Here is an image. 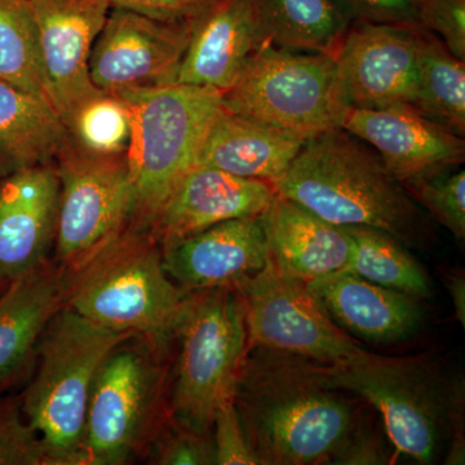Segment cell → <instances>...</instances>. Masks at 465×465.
Masks as SVG:
<instances>
[{"label":"cell","instance_id":"74e56055","mask_svg":"<svg viewBox=\"0 0 465 465\" xmlns=\"http://www.w3.org/2000/svg\"><path fill=\"white\" fill-rule=\"evenodd\" d=\"M448 433L450 446L445 464H464V385L463 381L450 382V401L448 414Z\"/></svg>","mask_w":465,"mask_h":465},{"label":"cell","instance_id":"f1b7e54d","mask_svg":"<svg viewBox=\"0 0 465 465\" xmlns=\"http://www.w3.org/2000/svg\"><path fill=\"white\" fill-rule=\"evenodd\" d=\"M79 145L100 154L127 153L131 142V112L125 101L101 94L79 110L70 125Z\"/></svg>","mask_w":465,"mask_h":465},{"label":"cell","instance_id":"ac0fdd59","mask_svg":"<svg viewBox=\"0 0 465 465\" xmlns=\"http://www.w3.org/2000/svg\"><path fill=\"white\" fill-rule=\"evenodd\" d=\"M274 195L271 183L197 166L180 180L150 226L164 244L226 220L260 216Z\"/></svg>","mask_w":465,"mask_h":465},{"label":"cell","instance_id":"d6a6232c","mask_svg":"<svg viewBox=\"0 0 465 465\" xmlns=\"http://www.w3.org/2000/svg\"><path fill=\"white\" fill-rule=\"evenodd\" d=\"M420 29L437 34L449 51L465 61V0H418Z\"/></svg>","mask_w":465,"mask_h":465},{"label":"cell","instance_id":"4dcf8cb0","mask_svg":"<svg viewBox=\"0 0 465 465\" xmlns=\"http://www.w3.org/2000/svg\"><path fill=\"white\" fill-rule=\"evenodd\" d=\"M0 465H51L17 397H0Z\"/></svg>","mask_w":465,"mask_h":465},{"label":"cell","instance_id":"f546056e","mask_svg":"<svg viewBox=\"0 0 465 465\" xmlns=\"http://www.w3.org/2000/svg\"><path fill=\"white\" fill-rule=\"evenodd\" d=\"M421 206L427 208L440 225L455 235L465 238V173H446L424 177L403 185Z\"/></svg>","mask_w":465,"mask_h":465},{"label":"cell","instance_id":"9c48e42d","mask_svg":"<svg viewBox=\"0 0 465 465\" xmlns=\"http://www.w3.org/2000/svg\"><path fill=\"white\" fill-rule=\"evenodd\" d=\"M229 112L308 140L341 128L349 109L335 57L283 50L265 42L237 84L222 94Z\"/></svg>","mask_w":465,"mask_h":465},{"label":"cell","instance_id":"484cf974","mask_svg":"<svg viewBox=\"0 0 465 465\" xmlns=\"http://www.w3.org/2000/svg\"><path fill=\"white\" fill-rule=\"evenodd\" d=\"M414 108L458 136L465 134V61L436 34L418 30V91Z\"/></svg>","mask_w":465,"mask_h":465},{"label":"cell","instance_id":"8992f818","mask_svg":"<svg viewBox=\"0 0 465 465\" xmlns=\"http://www.w3.org/2000/svg\"><path fill=\"white\" fill-rule=\"evenodd\" d=\"M174 341L180 351L171 382V418L195 432H211L216 410L234 399L247 354L246 313L238 291H191Z\"/></svg>","mask_w":465,"mask_h":465},{"label":"cell","instance_id":"7402d4cb","mask_svg":"<svg viewBox=\"0 0 465 465\" xmlns=\"http://www.w3.org/2000/svg\"><path fill=\"white\" fill-rule=\"evenodd\" d=\"M65 308L64 271L47 259L0 292V387L23 374L47 324Z\"/></svg>","mask_w":465,"mask_h":465},{"label":"cell","instance_id":"277c9868","mask_svg":"<svg viewBox=\"0 0 465 465\" xmlns=\"http://www.w3.org/2000/svg\"><path fill=\"white\" fill-rule=\"evenodd\" d=\"M131 333L110 331L63 308L36 344L35 376L21 407L51 465H84L92 388L110 351Z\"/></svg>","mask_w":465,"mask_h":465},{"label":"cell","instance_id":"9a60e30c","mask_svg":"<svg viewBox=\"0 0 465 465\" xmlns=\"http://www.w3.org/2000/svg\"><path fill=\"white\" fill-rule=\"evenodd\" d=\"M341 128L374 148L402 185L446 173L464 162L463 137L412 106L349 108Z\"/></svg>","mask_w":465,"mask_h":465},{"label":"cell","instance_id":"ab89813d","mask_svg":"<svg viewBox=\"0 0 465 465\" xmlns=\"http://www.w3.org/2000/svg\"><path fill=\"white\" fill-rule=\"evenodd\" d=\"M9 283L8 280H5V278L0 277V292H2L3 290L7 287V284Z\"/></svg>","mask_w":465,"mask_h":465},{"label":"cell","instance_id":"7c38bea8","mask_svg":"<svg viewBox=\"0 0 465 465\" xmlns=\"http://www.w3.org/2000/svg\"><path fill=\"white\" fill-rule=\"evenodd\" d=\"M193 21L168 23L110 9L91 51L92 84L124 101L176 84Z\"/></svg>","mask_w":465,"mask_h":465},{"label":"cell","instance_id":"836d02e7","mask_svg":"<svg viewBox=\"0 0 465 465\" xmlns=\"http://www.w3.org/2000/svg\"><path fill=\"white\" fill-rule=\"evenodd\" d=\"M211 432L217 465H259L242 428L234 399L216 410Z\"/></svg>","mask_w":465,"mask_h":465},{"label":"cell","instance_id":"d590c367","mask_svg":"<svg viewBox=\"0 0 465 465\" xmlns=\"http://www.w3.org/2000/svg\"><path fill=\"white\" fill-rule=\"evenodd\" d=\"M110 8L128 9L168 23H183L200 16L216 0H105Z\"/></svg>","mask_w":465,"mask_h":465},{"label":"cell","instance_id":"cb8c5ba5","mask_svg":"<svg viewBox=\"0 0 465 465\" xmlns=\"http://www.w3.org/2000/svg\"><path fill=\"white\" fill-rule=\"evenodd\" d=\"M72 140L51 101L0 81V177L54 163Z\"/></svg>","mask_w":465,"mask_h":465},{"label":"cell","instance_id":"4316f807","mask_svg":"<svg viewBox=\"0 0 465 465\" xmlns=\"http://www.w3.org/2000/svg\"><path fill=\"white\" fill-rule=\"evenodd\" d=\"M342 228L351 238V258L344 271L418 299L430 298V281L423 266L397 238L370 226Z\"/></svg>","mask_w":465,"mask_h":465},{"label":"cell","instance_id":"d6986e66","mask_svg":"<svg viewBox=\"0 0 465 465\" xmlns=\"http://www.w3.org/2000/svg\"><path fill=\"white\" fill-rule=\"evenodd\" d=\"M264 43L255 0H216L193 21L176 84L224 94Z\"/></svg>","mask_w":465,"mask_h":465},{"label":"cell","instance_id":"603a6c76","mask_svg":"<svg viewBox=\"0 0 465 465\" xmlns=\"http://www.w3.org/2000/svg\"><path fill=\"white\" fill-rule=\"evenodd\" d=\"M307 140L223 106L208 128L195 167H213L273 185Z\"/></svg>","mask_w":465,"mask_h":465},{"label":"cell","instance_id":"8fae6325","mask_svg":"<svg viewBox=\"0 0 465 465\" xmlns=\"http://www.w3.org/2000/svg\"><path fill=\"white\" fill-rule=\"evenodd\" d=\"M234 289L246 313L247 351L271 349L323 365L349 362L367 351L327 316L305 283L281 273L271 259Z\"/></svg>","mask_w":465,"mask_h":465},{"label":"cell","instance_id":"6da1fadb","mask_svg":"<svg viewBox=\"0 0 465 465\" xmlns=\"http://www.w3.org/2000/svg\"><path fill=\"white\" fill-rule=\"evenodd\" d=\"M317 366L271 349L247 351L234 405L259 464H330L360 424L361 403L327 387Z\"/></svg>","mask_w":465,"mask_h":465},{"label":"cell","instance_id":"5bb4252c","mask_svg":"<svg viewBox=\"0 0 465 465\" xmlns=\"http://www.w3.org/2000/svg\"><path fill=\"white\" fill-rule=\"evenodd\" d=\"M29 3L38 30L48 99L70 128L79 110L104 94L92 84L90 56L112 8L105 0Z\"/></svg>","mask_w":465,"mask_h":465},{"label":"cell","instance_id":"52a82bcc","mask_svg":"<svg viewBox=\"0 0 465 465\" xmlns=\"http://www.w3.org/2000/svg\"><path fill=\"white\" fill-rule=\"evenodd\" d=\"M125 103L133 124L127 150L133 220L150 225L180 180L195 167L208 128L223 108L222 92L173 84Z\"/></svg>","mask_w":465,"mask_h":465},{"label":"cell","instance_id":"e0dca14e","mask_svg":"<svg viewBox=\"0 0 465 465\" xmlns=\"http://www.w3.org/2000/svg\"><path fill=\"white\" fill-rule=\"evenodd\" d=\"M60 204L56 164L0 177V277L11 281L48 258Z\"/></svg>","mask_w":465,"mask_h":465},{"label":"cell","instance_id":"ba28073f","mask_svg":"<svg viewBox=\"0 0 465 465\" xmlns=\"http://www.w3.org/2000/svg\"><path fill=\"white\" fill-rule=\"evenodd\" d=\"M317 367L327 387L374 407L397 455L433 463L448 433L450 382L428 358L366 351L349 362Z\"/></svg>","mask_w":465,"mask_h":465},{"label":"cell","instance_id":"e575fe53","mask_svg":"<svg viewBox=\"0 0 465 465\" xmlns=\"http://www.w3.org/2000/svg\"><path fill=\"white\" fill-rule=\"evenodd\" d=\"M351 21L420 29L418 0H339Z\"/></svg>","mask_w":465,"mask_h":465},{"label":"cell","instance_id":"44dd1931","mask_svg":"<svg viewBox=\"0 0 465 465\" xmlns=\"http://www.w3.org/2000/svg\"><path fill=\"white\" fill-rule=\"evenodd\" d=\"M260 220L269 258L287 277L308 283L347 266L351 238L342 226L327 223L277 193Z\"/></svg>","mask_w":465,"mask_h":465},{"label":"cell","instance_id":"d4e9b609","mask_svg":"<svg viewBox=\"0 0 465 465\" xmlns=\"http://www.w3.org/2000/svg\"><path fill=\"white\" fill-rule=\"evenodd\" d=\"M265 42L335 57L351 20L339 0H255Z\"/></svg>","mask_w":465,"mask_h":465},{"label":"cell","instance_id":"4fadbf2b","mask_svg":"<svg viewBox=\"0 0 465 465\" xmlns=\"http://www.w3.org/2000/svg\"><path fill=\"white\" fill-rule=\"evenodd\" d=\"M418 30L351 21L335 54L348 108H414Z\"/></svg>","mask_w":465,"mask_h":465},{"label":"cell","instance_id":"ffe728a7","mask_svg":"<svg viewBox=\"0 0 465 465\" xmlns=\"http://www.w3.org/2000/svg\"><path fill=\"white\" fill-rule=\"evenodd\" d=\"M327 316L342 331L371 344H396L420 330L419 299L341 271L305 283Z\"/></svg>","mask_w":465,"mask_h":465},{"label":"cell","instance_id":"5b68a950","mask_svg":"<svg viewBox=\"0 0 465 465\" xmlns=\"http://www.w3.org/2000/svg\"><path fill=\"white\" fill-rule=\"evenodd\" d=\"M171 345L134 335L110 351L92 388L84 465L146 458L171 416Z\"/></svg>","mask_w":465,"mask_h":465},{"label":"cell","instance_id":"7a4b0ae2","mask_svg":"<svg viewBox=\"0 0 465 465\" xmlns=\"http://www.w3.org/2000/svg\"><path fill=\"white\" fill-rule=\"evenodd\" d=\"M275 193L333 225H363L418 243L423 216L369 143L338 128L304 143Z\"/></svg>","mask_w":465,"mask_h":465},{"label":"cell","instance_id":"2e32d148","mask_svg":"<svg viewBox=\"0 0 465 465\" xmlns=\"http://www.w3.org/2000/svg\"><path fill=\"white\" fill-rule=\"evenodd\" d=\"M168 277L185 291L232 287L265 268L269 249L260 216L226 220L162 244Z\"/></svg>","mask_w":465,"mask_h":465},{"label":"cell","instance_id":"1f68e13d","mask_svg":"<svg viewBox=\"0 0 465 465\" xmlns=\"http://www.w3.org/2000/svg\"><path fill=\"white\" fill-rule=\"evenodd\" d=\"M145 459L158 465H216L213 432H195L170 416Z\"/></svg>","mask_w":465,"mask_h":465},{"label":"cell","instance_id":"83f0119b","mask_svg":"<svg viewBox=\"0 0 465 465\" xmlns=\"http://www.w3.org/2000/svg\"><path fill=\"white\" fill-rule=\"evenodd\" d=\"M0 81L51 101L29 0H0Z\"/></svg>","mask_w":465,"mask_h":465},{"label":"cell","instance_id":"8d00e7d4","mask_svg":"<svg viewBox=\"0 0 465 465\" xmlns=\"http://www.w3.org/2000/svg\"><path fill=\"white\" fill-rule=\"evenodd\" d=\"M390 463L382 440L374 430L365 428L362 421L342 443L330 464L371 465Z\"/></svg>","mask_w":465,"mask_h":465},{"label":"cell","instance_id":"3957f363","mask_svg":"<svg viewBox=\"0 0 465 465\" xmlns=\"http://www.w3.org/2000/svg\"><path fill=\"white\" fill-rule=\"evenodd\" d=\"M65 308L110 331L173 344L189 291L168 277L152 226L131 220L105 246L64 271Z\"/></svg>","mask_w":465,"mask_h":465},{"label":"cell","instance_id":"30bf717a","mask_svg":"<svg viewBox=\"0 0 465 465\" xmlns=\"http://www.w3.org/2000/svg\"><path fill=\"white\" fill-rule=\"evenodd\" d=\"M54 164L60 177L54 262L69 271L133 220V182L127 153L100 154L74 139Z\"/></svg>","mask_w":465,"mask_h":465},{"label":"cell","instance_id":"f35d334b","mask_svg":"<svg viewBox=\"0 0 465 465\" xmlns=\"http://www.w3.org/2000/svg\"><path fill=\"white\" fill-rule=\"evenodd\" d=\"M450 298L454 304L455 314L461 326H465V280L464 275L451 274L448 275L446 280Z\"/></svg>","mask_w":465,"mask_h":465}]
</instances>
